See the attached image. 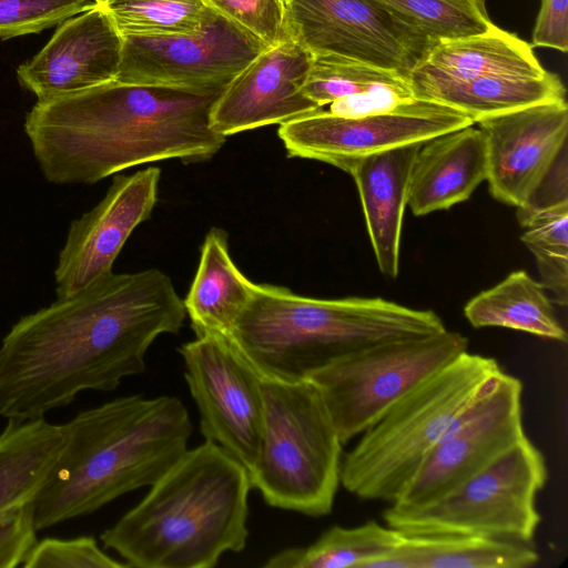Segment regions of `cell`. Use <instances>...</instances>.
<instances>
[{
	"mask_svg": "<svg viewBox=\"0 0 568 568\" xmlns=\"http://www.w3.org/2000/svg\"><path fill=\"white\" fill-rule=\"evenodd\" d=\"M521 241L532 253L540 283L551 292L552 302L568 303V199L517 209Z\"/></svg>",
	"mask_w": 568,
	"mask_h": 568,
	"instance_id": "obj_28",
	"label": "cell"
},
{
	"mask_svg": "<svg viewBox=\"0 0 568 568\" xmlns=\"http://www.w3.org/2000/svg\"><path fill=\"white\" fill-rule=\"evenodd\" d=\"M521 395L517 377L498 373L456 416L390 504L410 507L429 503L526 438Z\"/></svg>",
	"mask_w": 568,
	"mask_h": 568,
	"instance_id": "obj_10",
	"label": "cell"
},
{
	"mask_svg": "<svg viewBox=\"0 0 568 568\" xmlns=\"http://www.w3.org/2000/svg\"><path fill=\"white\" fill-rule=\"evenodd\" d=\"M314 55L294 39L260 53L224 88L210 113L211 128L229 135L283 124L320 108L303 93Z\"/></svg>",
	"mask_w": 568,
	"mask_h": 568,
	"instance_id": "obj_17",
	"label": "cell"
},
{
	"mask_svg": "<svg viewBox=\"0 0 568 568\" xmlns=\"http://www.w3.org/2000/svg\"><path fill=\"white\" fill-rule=\"evenodd\" d=\"M547 73L530 43L493 24L481 33L436 42L408 80L467 81L485 75Z\"/></svg>",
	"mask_w": 568,
	"mask_h": 568,
	"instance_id": "obj_21",
	"label": "cell"
},
{
	"mask_svg": "<svg viewBox=\"0 0 568 568\" xmlns=\"http://www.w3.org/2000/svg\"><path fill=\"white\" fill-rule=\"evenodd\" d=\"M65 445L33 498L37 530L92 514L161 478L187 450L192 423L173 396H123L64 424Z\"/></svg>",
	"mask_w": 568,
	"mask_h": 568,
	"instance_id": "obj_3",
	"label": "cell"
},
{
	"mask_svg": "<svg viewBox=\"0 0 568 568\" xmlns=\"http://www.w3.org/2000/svg\"><path fill=\"white\" fill-rule=\"evenodd\" d=\"M161 169L148 166L116 174L104 197L74 220L54 271L58 298L71 296L112 272V265L134 229L156 204Z\"/></svg>",
	"mask_w": 568,
	"mask_h": 568,
	"instance_id": "obj_16",
	"label": "cell"
},
{
	"mask_svg": "<svg viewBox=\"0 0 568 568\" xmlns=\"http://www.w3.org/2000/svg\"><path fill=\"white\" fill-rule=\"evenodd\" d=\"M251 488L248 470L205 439L100 538L128 567L212 568L246 547Z\"/></svg>",
	"mask_w": 568,
	"mask_h": 568,
	"instance_id": "obj_4",
	"label": "cell"
},
{
	"mask_svg": "<svg viewBox=\"0 0 568 568\" xmlns=\"http://www.w3.org/2000/svg\"><path fill=\"white\" fill-rule=\"evenodd\" d=\"M405 535L375 520L345 528L332 526L311 545L281 550L270 557L265 568H365L394 549Z\"/></svg>",
	"mask_w": 568,
	"mask_h": 568,
	"instance_id": "obj_27",
	"label": "cell"
},
{
	"mask_svg": "<svg viewBox=\"0 0 568 568\" xmlns=\"http://www.w3.org/2000/svg\"><path fill=\"white\" fill-rule=\"evenodd\" d=\"M204 2L268 47L293 39L284 0H204Z\"/></svg>",
	"mask_w": 568,
	"mask_h": 568,
	"instance_id": "obj_33",
	"label": "cell"
},
{
	"mask_svg": "<svg viewBox=\"0 0 568 568\" xmlns=\"http://www.w3.org/2000/svg\"><path fill=\"white\" fill-rule=\"evenodd\" d=\"M433 43L487 31L485 0H374Z\"/></svg>",
	"mask_w": 568,
	"mask_h": 568,
	"instance_id": "obj_29",
	"label": "cell"
},
{
	"mask_svg": "<svg viewBox=\"0 0 568 568\" xmlns=\"http://www.w3.org/2000/svg\"><path fill=\"white\" fill-rule=\"evenodd\" d=\"M487 178L485 136L474 124L423 142L412 164L407 205L422 216L470 197Z\"/></svg>",
	"mask_w": 568,
	"mask_h": 568,
	"instance_id": "obj_19",
	"label": "cell"
},
{
	"mask_svg": "<svg viewBox=\"0 0 568 568\" xmlns=\"http://www.w3.org/2000/svg\"><path fill=\"white\" fill-rule=\"evenodd\" d=\"M477 124L486 141V181L493 197L516 209L532 204L566 152L567 101L529 105Z\"/></svg>",
	"mask_w": 568,
	"mask_h": 568,
	"instance_id": "obj_15",
	"label": "cell"
},
{
	"mask_svg": "<svg viewBox=\"0 0 568 568\" xmlns=\"http://www.w3.org/2000/svg\"><path fill=\"white\" fill-rule=\"evenodd\" d=\"M294 40L313 55H338L408 78L435 44L374 0H292Z\"/></svg>",
	"mask_w": 568,
	"mask_h": 568,
	"instance_id": "obj_14",
	"label": "cell"
},
{
	"mask_svg": "<svg viewBox=\"0 0 568 568\" xmlns=\"http://www.w3.org/2000/svg\"><path fill=\"white\" fill-rule=\"evenodd\" d=\"M539 556L528 544L469 535L405 536L365 568H528Z\"/></svg>",
	"mask_w": 568,
	"mask_h": 568,
	"instance_id": "obj_24",
	"label": "cell"
},
{
	"mask_svg": "<svg viewBox=\"0 0 568 568\" xmlns=\"http://www.w3.org/2000/svg\"><path fill=\"white\" fill-rule=\"evenodd\" d=\"M422 143L406 144L353 162L345 172L355 181L379 271L395 278L408 179Z\"/></svg>",
	"mask_w": 568,
	"mask_h": 568,
	"instance_id": "obj_20",
	"label": "cell"
},
{
	"mask_svg": "<svg viewBox=\"0 0 568 568\" xmlns=\"http://www.w3.org/2000/svg\"><path fill=\"white\" fill-rule=\"evenodd\" d=\"M122 37H162L196 30L212 11L204 0H101Z\"/></svg>",
	"mask_w": 568,
	"mask_h": 568,
	"instance_id": "obj_30",
	"label": "cell"
},
{
	"mask_svg": "<svg viewBox=\"0 0 568 568\" xmlns=\"http://www.w3.org/2000/svg\"><path fill=\"white\" fill-rule=\"evenodd\" d=\"M284 1H285V2H286V4H287V3H288V2H291L292 0H284Z\"/></svg>",
	"mask_w": 568,
	"mask_h": 568,
	"instance_id": "obj_37",
	"label": "cell"
},
{
	"mask_svg": "<svg viewBox=\"0 0 568 568\" xmlns=\"http://www.w3.org/2000/svg\"><path fill=\"white\" fill-rule=\"evenodd\" d=\"M467 347L464 335L447 329L390 339L343 356L306 379L318 390L345 445Z\"/></svg>",
	"mask_w": 568,
	"mask_h": 568,
	"instance_id": "obj_9",
	"label": "cell"
},
{
	"mask_svg": "<svg viewBox=\"0 0 568 568\" xmlns=\"http://www.w3.org/2000/svg\"><path fill=\"white\" fill-rule=\"evenodd\" d=\"M255 283L233 262L224 230L212 227L201 247L195 276L183 301L196 336L230 337Z\"/></svg>",
	"mask_w": 568,
	"mask_h": 568,
	"instance_id": "obj_22",
	"label": "cell"
},
{
	"mask_svg": "<svg viewBox=\"0 0 568 568\" xmlns=\"http://www.w3.org/2000/svg\"><path fill=\"white\" fill-rule=\"evenodd\" d=\"M185 381L199 414L201 433L248 471L264 428L263 378L230 337L204 334L180 346Z\"/></svg>",
	"mask_w": 568,
	"mask_h": 568,
	"instance_id": "obj_11",
	"label": "cell"
},
{
	"mask_svg": "<svg viewBox=\"0 0 568 568\" xmlns=\"http://www.w3.org/2000/svg\"><path fill=\"white\" fill-rule=\"evenodd\" d=\"M445 329L435 312L381 297L314 298L255 284L230 338L263 378L296 382L371 345Z\"/></svg>",
	"mask_w": 568,
	"mask_h": 568,
	"instance_id": "obj_5",
	"label": "cell"
},
{
	"mask_svg": "<svg viewBox=\"0 0 568 568\" xmlns=\"http://www.w3.org/2000/svg\"><path fill=\"white\" fill-rule=\"evenodd\" d=\"M122 47L123 37L99 3L60 23L17 77L38 101L59 98L114 80Z\"/></svg>",
	"mask_w": 568,
	"mask_h": 568,
	"instance_id": "obj_18",
	"label": "cell"
},
{
	"mask_svg": "<svg viewBox=\"0 0 568 568\" xmlns=\"http://www.w3.org/2000/svg\"><path fill=\"white\" fill-rule=\"evenodd\" d=\"M37 531L31 501L0 513V568L22 567L38 541Z\"/></svg>",
	"mask_w": 568,
	"mask_h": 568,
	"instance_id": "obj_35",
	"label": "cell"
},
{
	"mask_svg": "<svg viewBox=\"0 0 568 568\" xmlns=\"http://www.w3.org/2000/svg\"><path fill=\"white\" fill-rule=\"evenodd\" d=\"M265 42L212 9L192 32L162 37H123L114 80L178 88L226 85L260 53Z\"/></svg>",
	"mask_w": 568,
	"mask_h": 568,
	"instance_id": "obj_13",
	"label": "cell"
},
{
	"mask_svg": "<svg viewBox=\"0 0 568 568\" xmlns=\"http://www.w3.org/2000/svg\"><path fill=\"white\" fill-rule=\"evenodd\" d=\"M98 4V0H0V38L39 33Z\"/></svg>",
	"mask_w": 568,
	"mask_h": 568,
	"instance_id": "obj_32",
	"label": "cell"
},
{
	"mask_svg": "<svg viewBox=\"0 0 568 568\" xmlns=\"http://www.w3.org/2000/svg\"><path fill=\"white\" fill-rule=\"evenodd\" d=\"M23 568H124L125 562L105 554L92 536L70 539L48 537L37 541Z\"/></svg>",
	"mask_w": 568,
	"mask_h": 568,
	"instance_id": "obj_34",
	"label": "cell"
},
{
	"mask_svg": "<svg viewBox=\"0 0 568 568\" xmlns=\"http://www.w3.org/2000/svg\"><path fill=\"white\" fill-rule=\"evenodd\" d=\"M531 45L568 51V0H540Z\"/></svg>",
	"mask_w": 568,
	"mask_h": 568,
	"instance_id": "obj_36",
	"label": "cell"
},
{
	"mask_svg": "<svg viewBox=\"0 0 568 568\" xmlns=\"http://www.w3.org/2000/svg\"><path fill=\"white\" fill-rule=\"evenodd\" d=\"M263 436L248 471L252 488L271 507L328 515L341 485L343 443L318 390L307 379L263 378Z\"/></svg>",
	"mask_w": 568,
	"mask_h": 568,
	"instance_id": "obj_7",
	"label": "cell"
},
{
	"mask_svg": "<svg viewBox=\"0 0 568 568\" xmlns=\"http://www.w3.org/2000/svg\"><path fill=\"white\" fill-rule=\"evenodd\" d=\"M475 124L444 104L413 99L388 111L345 118L318 109L280 125L290 158L322 161L343 171L355 161Z\"/></svg>",
	"mask_w": 568,
	"mask_h": 568,
	"instance_id": "obj_12",
	"label": "cell"
},
{
	"mask_svg": "<svg viewBox=\"0 0 568 568\" xmlns=\"http://www.w3.org/2000/svg\"><path fill=\"white\" fill-rule=\"evenodd\" d=\"M98 1L100 2L101 0H98Z\"/></svg>",
	"mask_w": 568,
	"mask_h": 568,
	"instance_id": "obj_38",
	"label": "cell"
},
{
	"mask_svg": "<svg viewBox=\"0 0 568 568\" xmlns=\"http://www.w3.org/2000/svg\"><path fill=\"white\" fill-rule=\"evenodd\" d=\"M65 425L8 419L0 433V513L32 501L65 445Z\"/></svg>",
	"mask_w": 568,
	"mask_h": 568,
	"instance_id": "obj_25",
	"label": "cell"
},
{
	"mask_svg": "<svg viewBox=\"0 0 568 568\" xmlns=\"http://www.w3.org/2000/svg\"><path fill=\"white\" fill-rule=\"evenodd\" d=\"M226 85L192 89L116 80L38 101L24 131L44 178L93 184L129 168L210 160L226 138L210 113Z\"/></svg>",
	"mask_w": 568,
	"mask_h": 568,
	"instance_id": "obj_2",
	"label": "cell"
},
{
	"mask_svg": "<svg viewBox=\"0 0 568 568\" xmlns=\"http://www.w3.org/2000/svg\"><path fill=\"white\" fill-rule=\"evenodd\" d=\"M186 317L171 278L113 272L21 317L0 344V416L44 417L84 390L110 392L143 373L145 355Z\"/></svg>",
	"mask_w": 568,
	"mask_h": 568,
	"instance_id": "obj_1",
	"label": "cell"
},
{
	"mask_svg": "<svg viewBox=\"0 0 568 568\" xmlns=\"http://www.w3.org/2000/svg\"><path fill=\"white\" fill-rule=\"evenodd\" d=\"M416 99L436 102L467 115L474 123L529 105L566 100L559 75H485L467 81L408 80Z\"/></svg>",
	"mask_w": 568,
	"mask_h": 568,
	"instance_id": "obj_23",
	"label": "cell"
},
{
	"mask_svg": "<svg viewBox=\"0 0 568 568\" xmlns=\"http://www.w3.org/2000/svg\"><path fill=\"white\" fill-rule=\"evenodd\" d=\"M501 372L496 359L463 353L393 405L343 457L342 486L393 503L456 416Z\"/></svg>",
	"mask_w": 568,
	"mask_h": 568,
	"instance_id": "obj_6",
	"label": "cell"
},
{
	"mask_svg": "<svg viewBox=\"0 0 568 568\" xmlns=\"http://www.w3.org/2000/svg\"><path fill=\"white\" fill-rule=\"evenodd\" d=\"M464 314L476 328L504 327L567 342V333L546 288L523 270L511 272L494 287L473 297L465 305Z\"/></svg>",
	"mask_w": 568,
	"mask_h": 568,
	"instance_id": "obj_26",
	"label": "cell"
},
{
	"mask_svg": "<svg viewBox=\"0 0 568 568\" xmlns=\"http://www.w3.org/2000/svg\"><path fill=\"white\" fill-rule=\"evenodd\" d=\"M547 480L541 452L526 437L443 496L419 505L390 504L387 526L405 536L469 535L531 544Z\"/></svg>",
	"mask_w": 568,
	"mask_h": 568,
	"instance_id": "obj_8",
	"label": "cell"
},
{
	"mask_svg": "<svg viewBox=\"0 0 568 568\" xmlns=\"http://www.w3.org/2000/svg\"><path fill=\"white\" fill-rule=\"evenodd\" d=\"M406 81L408 78L396 71L338 55H314L303 93L323 108L338 99Z\"/></svg>",
	"mask_w": 568,
	"mask_h": 568,
	"instance_id": "obj_31",
	"label": "cell"
}]
</instances>
